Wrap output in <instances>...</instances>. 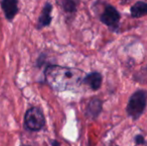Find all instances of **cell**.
Instances as JSON below:
<instances>
[{
	"label": "cell",
	"instance_id": "5b68a950",
	"mask_svg": "<svg viewBox=\"0 0 147 146\" xmlns=\"http://www.w3.org/2000/svg\"><path fill=\"white\" fill-rule=\"evenodd\" d=\"M53 5L51 2L47 1L43 4L41 11L37 18L36 22V29L41 30L45 28H48L51 26L53 22Z\"/></svg>",
	"mask_w": 147,
	"mask_h": 146
},
{
	"label": "cell",
	"instance_id": "52a82bcc",
	"mask_svg": "<svg viewBox=\"0 0 147 146\" xmlns=\"http://www.w3.org/2000/svg\"><path fill=\"white\" fill-rule=\"evenodd\" d=\"M102 105H103V102L100 98L98 97L92 98L86 108L85 115L93 120L97 119L102 111Z\"/></svg>",
	"mask_w": 147,
	"mask_h": 146
},
{
	"label": "cell",
	"instance_id": "30bf717a",
	"mask_svg": "<svg viewBox=\"0 0 147 146\" xmlns=\"http://www.w3.org/2000/svg\"><path fill=\"white\" fill-rule=\"evenodd\" d=\"M56 4L67 15H75L78 11V2L76 0H54Z\"/></svg>",
	"mask_w": 147,
	"mask_h": 146
},
{
	"label": "cell",
	"instance_id": "6da1fadb",
	"mask_svg": "<svg viewBox=\"0 0 147 146\" xmlns=\"http://www.w3.org/2000/svg\"><path fill=\"white\" fill-rule=\"evenodd\" d=\"M44 74L49 86L59 92L71 90L80 87L86 75L80 69L58 65H48Z\"/></svg>",
	"mask_w": 147,
	"mask_h": 146
},
{
	"label": "cell",
	"instance_id": "4fadbf2b",
	"mask_svg": "<svg viewBox=\"0 0 147 146\" xmlns=\"http://www.w3.org/2000/svg\"><path fill=\"white\" fill-rule=\"evenodd\" d=\"M120 1H121V5H125L127 3H129L131 0H120Z\"/></svg>",
	"mask_w": 147,
	"mask_h": 146
},
{
	"label": "cell",
	"instance_id": "ba28073f",
	"mask_svg": "<svg viewBox=\"0 0 147 146\" xmlns=\"http://www.w3.org/2000/svg\"><path fill=\"white\" fill-rule=\"evenodd\" d=\"M82 83L88 85L92 90H98L102 83V76L98 71L90 72L84 76Z\"/></svg>",
	"mask_w": 147,
	"mask_h": 146
},
{
	"label": "cell",
	"instance_id": "8fae6325",
	"mask_svg": "<svg viewBox=\"0 0 147 146\" xmlns=\"http://www.w3.org/2000/svg\"><path fill=\"white\" fill-rule=\"evenodd\" d=\"M134 142L137 145H146V139L145 137L141 134H139L137 136H135L134 138Z\"/></svg>",
	"mask_w": 147,
	"mask_h": 146
},
{
	"label": "cell",
	"instance_id": "3957f363",
	"mask_svg": "<svg viewBox=\"0 0 147 146\" xmlns=\"http://www.w3.org/2000/svg\"><path fill=\"white\" fill-rule=\"evenodd\" d=\"M121 19V14L120 11L112 4H104L102 12L99 15V21L107 26L112 32L117 33L120 28Z\"/></svg>",
	"mask_w": 147,
	"mask_h": 146
},
{
	"label": "cell",
	"instance_id": "7c38bea8",
	"mask_svg": "<svg viewBox=\"0 0 147 146\" xmlns=\"http://www.w3.org/2000/svg\"><path fill=\"white\" fill-rule=\"evenodd\" d=\"M50 143H51L52 146H60L59 145V143L57 140H54V139L51 140V141H50Z\"/></svg>",
	"mask_w": 147,
	"mask_h": 146
},
{
	"label": "cell",
	"instance_id": "5bb4252c",
	"mask_svg": "<svg viewBox=\"0 0 147 146\" xmlns=\"http://www.w3.org/2000/svg\"><path fill=\"white\" fill-rule=\"evenodd\" d=\"M20 146H31V145H21Z\"/></svg>",
	"mask_w": 147,
	"mask_h": 146
},
{
	"label": "cell",
	"instance_id": "8992f818",
	"mask_svg": "<svg viewBox=\"0 0 147 146\" xmlns=\"http://www.w3.org/2000/svg\"><path fill=\"white\" fill-rule=\"evenodd\" d=\"M0 7L5 19L11 22L19 12V0H0Z\"/></svg>",
	"mask_w": 147,
	"mask_h": 146
},
{
	"label": "cell",
	"instance_id": "277c9868",
	"mask_svg": "<svg viewBox=\"0 0 147 146\" xmlns=\"http://www.w3.org/2000/svg\"><path fill=\"white\" fill-rule=\"evenodd\" d=\"M46 124V118L42 110L38 107H31L24 115V126L32 132L41 130Z\"/></svg>",
	"mask_w": 147,
	"mask_h": 146
},
{
	"label": "cell",
	"instance_id": "7a4b0ae2",
	"mask_svg": "<svg viewBox=\"0 0 147 146\" xmlns=\"http://www.w3.org/2000/svg\"><path fill=\"white\" fill-rule=\"evenodd\" d=\"M146 101L147 93L145 89H138L131 96L126 108V112L133 120H138L145 113Z\"/></svg>",
	"mask_w": 147,
	"mask_h": 146
},
{
	"label": "cell",
	"instance_id": "9c48e42d",
	"mask_svg": "<svg viewBox=\"0 0 147 146\" xmlns=\"http://www.w3.org/2000/svg\"><path fill=\"white\" fill-rule=\"evenodd\" d=\"M147 15V3L146 1H137L130 7V15L134 19L144 17Z\"/></svg>",
	"mask_w": 147,
	"mask_h": 146
}]
</instances>
